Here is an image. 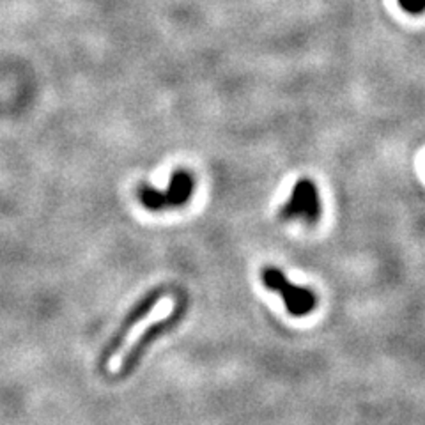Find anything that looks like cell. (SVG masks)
I'll list each match as a JSON object with an SVG mask.
<instances>
[{"mask_svg":"<svg viewBox=\"0 0 425 425\" xmlns=\"http://www.w3.org/2000/svg\"><path fill=\"white\" fill-rule=\"evenodd\" d=\"M261 278L266 289L278 292L282 296V302H284L285 309L292 317H305L316 309V292L307 287L295 285L278 267L265 266L261 271Z\"/></svg>","mask_w":425,"mask_h":425,"instance_id":"obj_1","label":"cell"},{"mask_svg":"<svg viewBox=\"0 0 425 425\" xmlns=\"http://www.w3.org/2000/svg\"><path fill=\"white\" fill-rule=\"evenodd\" d=\"M195 181L188 170H175L170 175L167 192H158L153 186L142 185L138 188V199L149 211H161L167 208H181L192 199Z\"/></svg>","mask_w":425,"mask_h":425,"instance_id":"obj_2","label":"cell"},{"mask_svg":"<svg viewBox=\"0 0 425 425\" xmlns=\"http://www.w3.org/2000/svg\"><path fill=\"white\" fill-rule=\"evenodd\" d=\"M282 220H303L309 225L317 223L321 218V200L317 186L312 179H299L292 188L291 197L280 211Z\"/></svg>","mask_w":425,"mask_h":425,"instance_id":"obj_3","label":"cell"},{"mask_svg":"<svg viewBox=\"0 0 425 425\" xmlns=\"http://www.w3.org/2000/svg\"><path fill=\"white\" fill-rule=\"evenodd\" d=\"M399 4L411 14H420L425 11V0H399Z\"/></svg>","mask_w":425,"mask_h":425,"instance_id":"obj_4","label":"cell"}]
</instances>
